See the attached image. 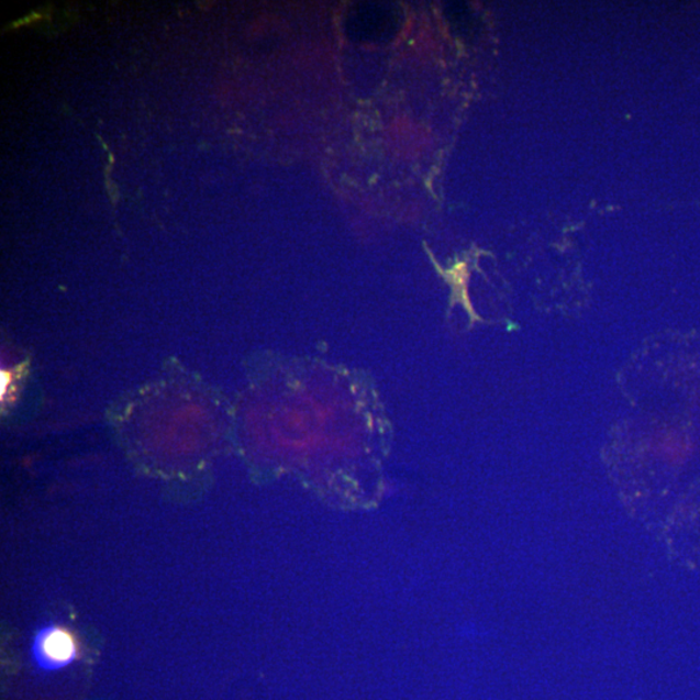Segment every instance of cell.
Masks as SVG:
<instances>
[{
	"label": "cell",
	"mask_w": 700,
	"mask_h": 700,
	"mask_svg": "<svg viewBox=\"0 0 700 700\" xmlns=\"http://www.w3.org/2000/svg\"><path fill=\"white\" fill-rule=\"evenodd\" d=\"M77 645L68 631L54 627L41 634L35 647V658L45 669L67 666L76 658Z\"/></svg>",
	"instance_id": "6da1fadb"
}]
</instances>
